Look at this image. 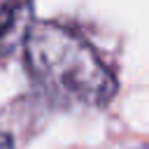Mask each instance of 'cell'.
<instances>
[{"label":"cell","mask_w":149,"mask_h":149,"mask_svg":"<svg viewBox=\"0 0 149 149\" xmlns=\"http://www.w3.org/2000/svg\"><path fill=\"white\" fill-rule=\"evenodd\" d=\"M33 0H7L0 9V54L9 51L26 33L33 21Z\"/></svg>","instance_id":"obj_2"},{"label":"cell","mask_w":149,"mask_h":149,"mask_svg":"<svg viewBox=\"0 0 149 149\" xmlns=\"http://www.w3.org/2000/svg\"><path fill=\"white\" fill-rule=\"evenodd\" d=\"M140 149H149V147H140Z\"/></svg>","instance_id":"obj_4"},{"label":"cell","mask_w":149,"mask_h":149,"mask_svg":"<svg viewBox=\"0 0 149 149\" xmlns=\"http://www.w3.org/2000/svg\"><path fill=\"white\" fill-rule=\"evenodd\" d=\"M0 149H12V137L7 133H0Z\"/></svg>","instance_id":"obj_3"},{"label":"cell","mask_w":149,"mask_h":149,"mask_svg":"<svg viewBox=\"0 0 149 149\" xmlns=\"http://www.w3.org/2000/svg\"><path fill=\"white\" fill-rule=\"evenodd\" d=\"M23 51L35 86L58 105L105 107L116 93L105 63L79 35L58 23H33Z\"/></svg>","instance_id":"obj_1"}]
</instances>
